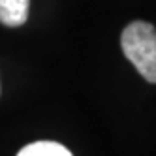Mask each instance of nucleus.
Wrapping results in <instances>:
<instances>
[{
  "label": "nucleus",
  "instance_id": "f03ea898",
  "mask_svg": "<svg viewBox=\"0 0 156 156\" xmlns=\"http://www.w3.org/2000/svg\"><path fill=\"white\" fill-rule=\"evenodd\" d=\"M30 0H0V23L6 27H21L28 19Z\"/></svg>",
  "mask_w": 156,
  "mask_h": 156
},
{
  "label": "nucleus",
  "instance_id": "f257e3e1",
  "mask_svg": "<svg viewBox=\"0 0 156 156\" xmlns=\"http://www.w3.org/2000/svg\"><path fill=\"white\" fill-rule=\"evenodd\" d=\"M120 47L143 79L156 83V28L145 21H133L122 30Z\"/></svg>",
  "mask_w": 156,
  "mask_h": 156
},
{
  "label": "nucleus",
  "instance_id": "7ed1b4c3",
  "mask_svg": "<svg viewBox=\"0 0 156 156\" xmlns=\"http://www.w3.org/2000/svg\"><path fill=\"white\" fill-rule=\"evenodd\" d=\"M17 156H73L68 149L55 141H36L21 149Z\"/></svg>",
  "mask_w": 156,
  "mask_h": 156
}]
</instances>
